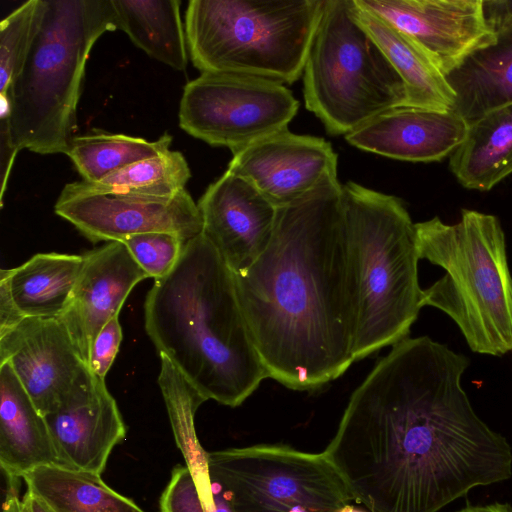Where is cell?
<instances>
[{"label":"cell","instance_id":"1","mask_svg":"<svg viewBox=\"0 0 512 512\" xmlns=\"http://www.w3.org/2000/svg\"><path fill=\"white\" fill-rule=\"evenodd\" d=\"M470 360L428 336L392 345L323 451L369 512H438L512 476V447L462 387Z\"/></svg>","mask_w":512,"mask_h":512},{"label":"cell","instance_id":"2","mask_svg":"<svg viewBox=\"0 0 512 512\" xmlns=\"http://www.w3.org/2000/svg\"><path fill=\"white\" fill-rule=\"evenodd\" d=\"M234 276L269 378L314 391L355 361L358 277L337 176L278 207L267 248Z\"/></svg>","mask_w":512,"mask_h":512},{"label":"cell","instance_id":"3","mask_svg":"<svg viewBox=\"0 0 512 512\" xmlns=\"http://www.w3.org/2000/svg\"><path fill=\"white\" fill-rule=\"evenodd\" d=\"M145 330L205 400L241 405L269 378L252 340L235 276L201 233L185 242L144 304Z\"/></svg>","mask_w":512,"mask_h":512},{"label":"cell","instance_id":"4","mask_svg":"<svg viewBox=\"0 0 512 512\" xmlns=\"http://www.w3.org/2000/svg\"><path fill=\"white\" fill-rule=\"evenodd\" d=\"M117 29L112 0H46L39 32L11 87L9 113L1 118L18 152L66 154L90 51Z\"/></svg>","mask_w":512,"mask_h":512},{"label":"cell","instance_id":"5","mask_svg":"<svg viewBox=\"0 0 512 512\" xmlns=\"http://www.w3.org/2000/svg\"><path fill=\"white\" fill-rule=\"evenodd\" d=\"M415 228L420 259L445 270L423 290V307L448 315L473 352H511L512 275L498 217L462 209L455 224L436 216Z\"/></svg>","mask_w":512,"mask_h":512},{"label":"cell","instance_id":"6","mask_svg":"<svg viewBox=\"0 0 512 512\" xmlns=\"http://www.w3.org/2000/svg\"><path fill=\"white\" fill-rule=\"evenodd\" d=\"M359 303L355 361L408 338L423 307L415 223L403 201L349 181L342 185Z\"/></svg>","mask_w":512,"mask_h":512},{"label":"cell","instance_id":"7","mask_svg":"<svg viewBox=\"0 0 512 512\" xmlns=\"http://www.w3.org/2000/svg\"><path fill=\"white\" fill-rule=\"evenodd\" d=\"M324 0H191L188 53L204 72L292 84L303 74Z\"/></svg>","mask_w":512,"mask_h":512},{"label":"cell","instance_id":"8","mask_svg":"<svg viewBox=\"0 0 512 512\" xmlns=\"http://www.w3.org/2000/svg\"><path fill=\"white\" fill-rule=\"evenodd\" d=\"M302 75L306 109L332 135L406 105L403 81L358 21L353 0H324Z\"/></svg>","mask_w":512,"mask_h":512},{"label":"cell","instance_id":"9","mask_svg":"<svg viewBox=\"0 0 512 512\" xmlns=\"http://www.w3.org/2000/svg\"><path fill=\"white\" fill-rule=\"evenodd\" d=\"M209 476L233 512H338L352 497L324 453L283 444L207 452Z\"/></svg>","mask_w":512,"mask_h":512},{"label":"cell","instance_id":"10","mask_svg":"<svg viewBox=\"0 0 512 512\" xmlns=\"http://www.w3.org/2000/svg\"><path fill=\"white\" fill-rule=\"evenodd\" d=\"M298 107L284 84L204 72L184 86L179 125L189 135L233 153L287 128Z\"/></svg>","mask_w":512,"mask_h":512},{"label":"cell","instance_id":"11","mask_svg":"<svg viewBox=\"0 0 512 512\" xmlns=\"http://www.w3.org/2000/svg\"><path fill=\"white\" fill-rule=\"evenodd\" d=\"M55 213L92 243L122 242L149 232H167L185 241L203 231L198 205L186 189L168 198L91 192L77 181L62 189Z\"/></svg>","mask_w":512,"mask_h":512},{"label":"cell","instance_id":"12","mask_svg":"<svg viewBox=\"0 0 512 512\" xmlns=\"http://www.w3.org/2000/svg\"><path fill=\"white\" fill-rule=\"evenodd\" d=\"M355 1L408 36L446 77L496 40L483 0Z\"/></svg>","mask_w":512,"mask_h":512},{"label":"cell","instance_id":"13","mask_svg":"<svg viewBox=\"0 0 512 512\" xmlns=\"http://www.w3.org/2000/svg\"><path fill=\"white\" fill-rule=\"evenodd\" d=\"M227 171L249 181L276 208L337 176L338 156L323 138L287 128L234 151Z\"/></svg>","mask_w":512,"mask_h":512},{"label":"cell","instance_id":"14","mask_svg":"<svg viewBox=\"0 0 512 512\" xmlns=\"http://www.w3.org/2000/svg\"><path fill=\"white\" fill-rule=\"evenodd\" d=\"M8 362L44 415L55 411L88 374L59 319L24 318L0 334V363Z\"/></svg>","mask_w":512,"mask_h":512},{"label":"cell","instance_id":"15","mask_svg":"<svg viewBox=\"0 0 512 512\" xmlns=\"http://www.w3.org/2000/svg\"><path fill=\"white\" fill-rule=\"evenodd\" d=\"M197 205L202 234L234 274L244 273L267 248L277 208L249 181L227 170Z\"/></svg>","mask_w":512,"mask_h":512},{"label":"cell","instance_id":"16","mask_svg":"<svg viewBox=\"0 0 512 512\" xmlns=\"http://www.w3.org/2000/svg\"><path fill=\"white\" fill-rule=\"evenodd\" d=\"M64 467L101 475L113 448L126 436L118 405L90 370L66 399L45 416Z\"/></svg>","mask_w":512,"mask_h":512},{"label":"cell","instance_id":"17","mask_svg":"<svg viewBox=\"0 0 512 512\" xmlns=\"http://www.w3.org/2000/svg\"><path fill=\"white\" fill-rule=\"evenodd\" d=\"M146 278L123 242H108L83 254L71 300L59 320L87 366L101 329L119 315L132 289Z\"/></svg>","mask_w":512,"mask_h":512},{"label":"cell","instance_id":"18","mask_svg":"<svg viewBox=\"0 0 512 512\" xmlns=\"http://www.w3.org/2000/svg\"><path fill=\"white\" fill-rule=\"evenodd\" d=\"M468 123L455 111L412 106L386 110L345 135L361 150L407 162H438L464 140Z\"/></svg>","mask_w":512,"mask_h":512},{"label":"cell","instance_id":"19","mask_svg":"<svg viewBox=\"0 0 512 512\" xmlns=\"http://www.w3.org/2000/svg\"><path fill=\"white\" fill-rule=\"evenodd\" d=\"M0 465L19 479L40 466H63L45 416L8 362L0 363Z\"/></svg>","mask_w":512,"mask_h":512},{"label":"cell","instance_id":"20","mask_svg":"<svg viewBox=\"0 0 512 512\" xmlns=\"http://www.w3.org/2000/svg\"><path fill=\"white\" fill-rule=\"evenodd\" d=\"M353 1L358 21L377 43L403 81L406 91L405 106L452 111L455 93L446 76L428 55L389 22Z\"/></svg>","mask_w":512,"mask_h":512},{"label":"cell","instance_id":"21","mask_svg":"<svg viewBox=\"0 0 512 512\" xmlns=\"http://www.w3.org/2000/svg\"><path fill=\"white\" fill-rule=\"evenodd\" d=\"M449 167L464 188L478 191H489L512 174V103L468 125Z\"/></svg>","mask_w":512,"mask_h":512},{"label":"cell","instance_id":"22","mask_svg":"<svg viewBox=\"0 0 512 512\" xmlns=\"http://www.w3.org/2000/svg\"><path fill=\"white\" fill-rule=\"evenodd\" d=\"M456 99L453 111L468 125L512 103V27L493 44L473 53L447 77Z\"/></svg>","mask_w":512,"mask_h":512},{"label":"cell","instance_id":"23","mask_svg":"<svg viewBox=\"0 0 512 512\" xmlns=\"http://www.w3.org/2000/svg\"><path fill=\"white\" fill-rule=\"evenodd\" d=\"M83 255L38 253L22 265L1 269L24 317L59 319L67 309L81 272Z\"/></svg>","mask_w":512,"mask_h":512},{"label":"cell","instance_id":"24","mask_svg":"<svg viewBox=\"0 0 512 512\" xmlns=\"http://www.w3.org/2000/svg\"><path fill=\"white\" fill-rule=\"evenodd\" d=\"M118 29L150 57L176 70L188 64L180 0H112Z\"/></svg>","mask_w":512,"mask_h":512},{"label":"cell","instance_id":"25","mask_svg":"<svg viewBox=\"0 0 512 512\" xmlns=\"http://www.w3.org/2000/svg\"><path fill=\"white\" fill-rule=\"evenodd\" d=\"M27 490L54 512H145L109 487L101 475L57 465L37 467L22 477Z\"/></svg>","mask_w":512,"mask_h":512},{"label":"cell","instance_id":"26","mask_svg":"<svg viewBox=\"0 0 512 512\" xmlns=\"http://www.w3.org/2000/svg\"><path fill=\"white\" fill-rule=\"evenodd\" d=\"M172 137L162 135L155 141L125 134L94 130L74 136L66 155L84 181H97L130 164L170 150Z\"/></svg>","mask_w":512,"mask_h":512},{"label":"cell","instance_id":"27","mask_svg":"<svg viewBox=\"0 0 512 512\" xmlns=\"http://www.w3.org/2000/svg\"><path fill=\"white\" fill-rule=\"evenodd\" d=\"M190 177L191 171L183 154L168 150L130 164L100 180L77 183L91 192L168 198L183 191Z\"/></svg>","mask_w":512,"mask_h":512},{"label":"cell","instance_id":"28","mask_svg":"<svg viewBox=\"0 0 512 512\" xmlns=\"http://www.w3.org/2000/svg\"><path fill=\"white\" fill-rule=\"evenodd\" d=\"M160 359L158 384L175 441L186 466H192L206 459L207 452L202 449L194 427L195 413L206 400L166 356L160 355Z\"/></svg>","mask_w":512,"mask_h":512},{"label":"cell","instance_id":"29","mask_svg":"<svg viewBox=\"0 0 512 512\" xmlns=\"http://www.w3.org/2000/svg\"><path fill=\"white\" fill-rule=\"evenodd\" d=\"M46 0H29L0 23V103L8 104L11 87L18 77L39 32Z\"/></svg>","mask_w":512,"mask_h":512},{"label":"cell","instance_id":"30","mask_svg":"<svg viewBox=\"0 0 512 512\" xmlns=\"http://www.w3.org/2000/svg\"><path fill=\"white\" fill-rule=\"evenodd\" d=\"M122 242L148 277L156 281L173 270L186 241L173 233L149 232L130 236Z\"/></svg>","mask_w":512,"mask_h":512},{"label":"cell","instance_id":"31","mask_svg":"<svg viewBox=\"0 0 512 512\" xmlns=\"http://www.w3.org/2000/svg\"><path fill=\"white\" fill-rule=\"evenodd\" d=\"M159 505L160 512H206L194 476L187 466L173 468Z\"/></svg>","mask_w":512,"mask_h":512},{"label":"cell","instance_id":"32","mask_svg":"<svg viewBox=\"0 0 512 512\" xmlns=\"http://www.w3.org/2000/svg\"><path fill=\"white\" fill-rule=\"evenodd\" d=\"M122 328L119 315L111 318L97 335L89 356V370L105 379L111 368L122 342Z\"/></svg>","mask_w":512,"mask_h":512},{"label":"cell","instance_id":"33","mask_svg":"<svg viewBox=\"0 0 512 512\" xmlns=\"http://www.w3.org/2000/svg\"><path fill=\"white\" fill-rule=\"evenodd\" d=\"M483 15L495 33L512 27V0H483Z\"/></svg>","mask_w":512,"mask_h":512},{"label":"cell","instance_id":"34","mask_svg":"<svg viewBox=\"0 0 512 512\" xmlns=\"http://www.w3.org/2000/svg\"><path fill=\"white\" fill-rule=\"evenodd\" d=\"M24 318L13 300L7 280L0 277V334L14 328Z\"/></svg>","mask_w":512,"mask_h":512},{"label":"cell","instance_id":"35","mask_svg":"<svg viewBox=\"0 0 512 512\" xmlns=\"http://www.w3.org/2000/svg\"><path fill=\"white\" fill-rule=\"evenodd\" d=\"M7 482L8 490L2 512H29L24 502L19 498V478H7Z\"/></svg>","mask_w":512,"mask_h":512},{"label":"cell","instance_id":"36","mask_svg":"<svg viewBox=\"0 0 512 512\" xmlns=\"http://www.w3.org/2000/svg\"><path fill=\"white\" fill-rule=\"evenodd\" d=\"M457 512H512V506L507 503L495 502L486 505L466 506Z\"/></svg>","mask_w":512,"mask_h":512},{"label":"cell","instance_id":"37","mask_svg":"<svg viewBox=\"0 0 512 512\" xmlns=\"http://www.w3.org/2000/svg\"><path fill=\"white\" fill-rule=\"evenodd\" d=\"M22 501L29 512H54L43 500L28 490Z\"/></svg>","mask_w":512,"mask_h":512},{"label":"cell","instance_id":"38","mask_svg":"<svg viewBox=\"0 0 512 512\" xmlns=\"http://www.w3.org/2000/svg\"><path fill=\"white\" fill-rule=\"evenodd\" d=\"M338 512H364V511L357 509V508L353 507L352 505L348 504V505L344 506L343 508H341Z\"/></svg>","mask_w":512,"mask_h":512}]
</instances>
